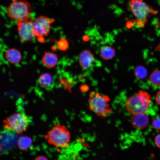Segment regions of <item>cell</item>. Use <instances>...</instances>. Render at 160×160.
Masks as SVG:
<instances>
[{"mask_svg":"<svg viewBox=\"0 0 160 160\" xmlns=\"http://www.w3.org/2000/svg\"><path fill=\"white\" fill-rule=\"evenodd\" d=\"M151 100V97L148 93L140 90L126 100V110L129 113L132 115L145 113L149 109Z\"/></svg>","mask_w":160,"mask_h":160,"instance_id":"obj_1","label":"cell"},{"mask_svg":"<svg viewBox=\"0 0 160 160\" xmlns=\"http://www.w3.org/2000/svg\"><path fill=\"white\" fill-rule=\"evenodd\" d=\"M50 145L55 147L66 149L69 146L71 138L70 133L65 125L55 123L44 136Z\"/></svg>","mask_w":160,"mask_h":160,"instance_id":"obj_2","label":"cell"},{"mask_svg":"<svg viewBox=\"0 0 160 160\" xmlns=\"http://www.w3.org/2000/svg\"><path fill=\"white\" fill-rule=\"evenodd\" d=\"M129 5L130 10L135 17L133 22L139 27L145 25L150 15H156L158 12L147 4L144 0H129Z\"/></svg>","mask_w":160,"mask_h":160,"instance_id":"obj_3","label":"cell"},{"mask_svg":"<svg viewBox=\"0 0 160 160\" xmlns=\"http://www.w3.org/2000/svg\"><path fill=\"white\" fill-rule=\"evenodd\" d=\"M108 96L98 92H92L89 96L88 101L90 109L97 116L105 118L112 112Z\"/></svg>","mask_w":160,"mask_h":160,"instance_id":"obj_4","label":"cell"},{"mask_svg":"<svg viewBox=\"0 0 160 160\" xmlns=\"http://www.w3.org/2000/svg\"><path fill=\"white\" fill-rule=\"evenodd\" d=\"M7 9V16L17 22L30 19L33 11L31 5L26 0H12Z\"/></svg>","mask_w":160,"mask_h":160,"instance_id":"obj_5","label":"cell"},{"mask_svg":"<svg viewBox=\"0 0 160 160\" xmlns=\"http://www.w3.org/2000/svg\"><path fill=\"white\" fill-rule=\"evenodd\" d=\"M3 123L4 127L7 130L20 134L27 130L29 120L25 113L17 112L6 117Z\"/></svg>","mask_w":160,"mask_h":160,"instance_id":"obj_6","label":"cell"},{"mask_svg":"<svg viewBox=\"0 0 160 160\" xmlns=\"http://www.w3.org/2000/svg\"><path fill=\"white\" fill-rule=\"evenodd\" d=\"M55 19L40 15L33 21L35 35L38 38L43 39L49 34L51 25L55 21Z\"/></svg>","mask_w":160,"mask_h":160,"instance_id":"obj_7","label":"cell"},{"mask_svg":"<svg viewBox=\"0 0 160 160\" xmlns=\"http://www.w3.org/2000/svg\"><path fill=\"white\" fill-rule=\"evenodd\" d=\"M30 20L17 22V25L19 36L22 42L30 40L35 36L33 21Z\"/></svg>","mask_w":160,"mask_h":160,"instance_id":"obj_8","label":"cell"},{"mask_svg":"<svg viewBox=\"0 0 160 160\" xmlns=\"http://www.w3.org/2000/svg\"><path fill=\"white\" fill-rule=\"evenodd\" d=\"M149 122V119L145 113H140L132 115L130 119L132 126L137 129L146 127Z\"/></svg>","mask_w":160,"mask_h":160,"instance_id":"obj_9","label":"cell"},{"mask_svg":"<svg viewBox=\"0 0 160 160\" xmlns=\"http://www.w3.org/2000/svg\"><path fill=\"white\" fill-rule=\"evenodd\" d=\"M93 54L88 50L82 51L79 56V62L81 66L85 70L88 69L94 62Z\"/></svg>","mask_w":160,"mask_h":160,"instance_id":"obj_10","label":"cell"},{"mask_svg":"<svg viewBox=\"0 0 160 160\" xmlns=\"http://www.w3.org/2000/svg\"><path fill=\"white\" fill-rule=\"evenodd\" d=\"M57 55L49 52H45L42 59L43 63L48 68H52L54 67L57 64Z\"/></svg>","mask_w":160,"mask_h":160,"instance_id":"obj_11","label":"cell"},{"mask_svg":"<svg viewBox=\"0 0 160 160\" xmlns=\"http://www.w3.org/2000/svg\"><path fill=\"white\" fill-rule=\"evenodd\" d=\"M5 56L7 60L12 63H18L21 58V55L20 52L14 48L7 50L5 52Z\"/></svg>","mask_w":160,"mask_h":160,"instance_id":"obj_12","label":"cell"},{"mask_svg":"<svg viewBox=\"0 0 160 160\" xmlns=\"http://www.w3.org/2000/svg\"><path fill=\"white\" fill-rule=\"evenodd\" d=\"M100 55L104 60H108L113 58L115 55V49L108 46L102 47L100 50Z\"/></svg>","mask_w":160,"mask_h":160,"instance_id":"obj_13","label":"cell"},{"mask_svg":"<svg viewBox=\"0 0 160 160\" xmlns=\"http://www.w3.org/2000/svg\"><path fill=\"white\" fill-rule=\"evenodd\" d=\"M17 144L19 148L22 151L28 150L32 144L31 138L27 136H21L17 141Z\"/></svg>","mask_w":160,"mask_h":160,"instance_id":"obj_14","label":"cell"},{"mask_svg":"<svg viewBox=\"0 0 160 160\" xmlns=\"http://www.w3.org/2000/svg\"><path fill=\"white\" fill-rule=\"evenodd\" d=\"M53 79L51 76L47 73L41 75L38 79L39 85L44 88L49 87L52 85Z\"/></svg>","mask_w":160,"mask_h":160,"instance_id":"obj_15","label":"cell"},{"mask_svg":"<svg viewBox=\"0 0 160 160\" xmlns=\"http://www.w3.org/2000/svg\"><path fill=\"white\" fill-rule=\"evenodd\" d=\"M135 76L139 79H143L145 78L147 74L146 69L142 66H138L136 67L134 71Z\"/></svg>","mask_w":160,"mask_h":160,"instance_id":"obj_16","label":"cell"},{"mask_svg":"<svg viewBox=\"0 0 160 160\" xmlns=\"http://www.w3.org/2000/svg\"><path fill=\"white\" fill-rule=\"evenodd\" d=\"M149 79L152 84L160 86V71L157 70L153 72L150 76Z\"/></svg>","mask_w":160,"mask_h":160,"instance_id":"obj_17","label":"cell"},{"mask_svg":"<svg viewBox=\"0 0 160 160\" xmlns=\"http://www.w3.org/2000/svg\"><path fill=\"white\" fill-rule=\"evenodd\" d=\"M58 48L62 50H65L69 47V44L66 39H62L57 43Z\"/></svg>","mask_w":160,"mask_h":160,"instance_id":"obj_18","label":"cell"},{"mask_svg":"<svg viewBox=\"0 0 160 160\" xmlns=\"http://www.w3.org/2000/svg\"><path fill=\"white\" fill-rule=\"evenodd\" d=\"M152 125L154 129L160 130V118L154 119L152 122Z\"/></svg>","mask_w":160,"mask_h":160,"instance_id":"obj_19","label":"cell"},{"mask_svg":"<svg viewBox=\"0 0 160 160\" xmlns=\"http://www.w3.org/2000/svg\"><path fill=\"white\" fill-rule=\"evenodd\" d=\"M155 142L156 146L160 149V134L156 136L155 139Z\"/></svg>","mask_w":160,"mask_h":160,"instance_id":"obj_20","label":"cell"},{"mask_svg":"<svg viewBox=\"0 0 160 160\" xmlns=\"http://www.w3.org/2000/svg\"><path fill=\"white\" fill-rule=\"evenodd\" d=\"M155 100L156 103L159 105H160V90L157 93L156 97Z\"/></svg>","mask_w":160,"mask_h":160,"instance_id":"obj_21","label":"cell"},{"mask_svg":"<svg viewBox=\"0 0 160 160\" xmlns=\"http://www.w3.org/2000/svg\"><path fill=\"white\" fill-rule=\"evenodd\" d=\"M34 160H48V159L44 156H39L36 157Z\"/></svg>","mask_w":160,"mask_h":160,"instance_id":"obj_22","label":"cell"},{"mask_svg":"<svg viewBox=\"0 0 160 160\" xmlns=\"http://www.w3.org/2000/svg\"><path fill=\"white\" fill-rule=\"evenodd\" d=\"M83 40L85 41H87L89 39V37L87 35H85L84 36L82 37Z\"/></svg>","mask_w":160,"mask_h":160,"instance_id":"obj_23","label":"cell"},{"mask_svg":"<svg viewBox=\"0 0 160 160\" xmlns=\"http://www.w3.org/2000/svg\"><path fill=\"white\" fill-rule=\"evenodd\" d=\"M88 86L86 85H83L81 87V89L83 90H86L88 89Z\"/></svg>","mask_w":160,"mask_h":160,"instance_id":"obj_24","label":"cell"},{"mask_svg":"<svg viewBox=\"0 0 160 160\" xmlns=\"http://www.w3.org/2000/svg\"><path fill=\"white\" fill-rule=\"evenodd\" d=\"M155 51H160V42L158 45L155 48Z\"/></svg>","mask_w":160,"mask_h":160,"instance_id":"obj_25","label":"cell"}]
</instances>
